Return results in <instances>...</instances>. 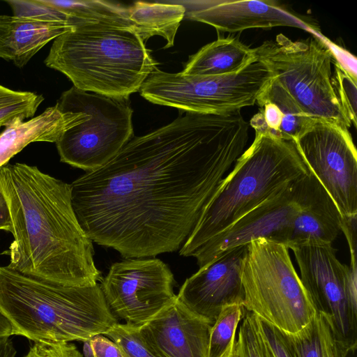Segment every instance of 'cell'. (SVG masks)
<instances>
[{
	"mask_svg": "<svg viewBox=\"0 0 357 357\" xmlns=\"http://www.w3.org/2000/svg\"><path fill=\"white\" fill-rule=\"evenodd\" d=\"M257 61L255 50L234 37L219 38L190 56L183 75L214 76L236 73Z\"/></svg>",
	"mask_w": 357,
	"mask_h": 357,
	"instance_id": "obj_20",
	"label": "cell"
},
{
	"mask_svg": "<svg viewBox=\"0 0 357 357\" xmlns=\"http://www.w3.org/2000/svg\"><path fill=\"white\" fill-rule=\"evenodd\" d=\"M298 201L288 248L305 243L332 244L342 232V216L310 171L298 179Z\"/></svg>",
	"mask_w": 357,
	"mask_h": 357,
	"instance_id": "obj_17",
	"label": "cell"
},
{
	"mask_svg": "<svg viewBox=\"0 0 357 357\" xmlns=\"http://www.w3.org/2000/svg\"><path fill=\"white\" fill-rule=\"evenodd\" d=\"M235 339L231 344L229 348L227 351L226 354L223 357H238Z\"/></svg>",
	"mask_w": 357,
	"mask_h": 357,
	"instance_id": "obj_38",
	"label": "cell"
},
{
	"mask_svg": "<svg viewBox=\"0 0 357 357\" xmlns=\"http://www.w3.org/2000/svg\"><path fill=\"white\" fill-rule=\"evenodd\" d=\"M13 12V16L28 17L41 21L70 24L81 22L63 11L44 3L41 0H6Z\"/></svg>",
	"mask_w": 357,
	"mask_h": 357,
	"instance_id": "obj_29",
	"label": "cell"
},
{
	"mask_svg": "<svg viewBox=\"0 0 357 357\" xmlns=\"http://www.w3.org/2000/svg\"><path fill=\"white\" fill-rule=\"evenodd\" d=\"M56 8L81 23L98 22L137 31L129 20L128 8L99 0H41ZM139 34V33H138Z\"/></svg>",
	"mask_w": 357,
	"mask_h": 357,
	"instance_id": "obj_24",
	"label": "cell"
},
{
	"mask_svg": "<svg viewBox=\"0 0 357 357\" xmlns=\"http://www.w3.org/2000/svg\"><path fill=\"white\" fill-rule=\"evenodd\" d=\"M104 335L120 347L126 357H159L142 337L137 326L118 322Z\"/></svg>",
	"mask_w": 357,
	"mask_h": 357,
	"instance_id": "obj_28",
	"label": "cell"
},
{
	"mask_svg": "<svg viewBox=\"0 0 357 357\" xmlns=\"http://www.w3.org/2000/svg\"><path fill=\"white\" fill-rule=\"evenodd\" d=\"M241 304L225 307L212 325L208 345V357H223L236 339V331L243 317Z\"/></svg>",
	"mask_w": 357,
	"mask_h": 357,
	"instance_id": "obj_26",
	"label": "cell"
},
{
	"mask_svg": "<svg viewBox=\"0 0 357 357\" xmlns=\"http://www.w3.org/2000/svg\"><path fill=\"white\" fill-rule=\"evenodd\" d=\"M185 8V17L205 23L224 32H238L248 29L291 26L303 29L314 36L323 35L313 25L282 8L272 1H179Z\"/></svg>",
	"mask_w": 357,
	"mask_h": 357,
	"instance_id": "obj_15",
	"label": "cell"
},
{
	"mask_svg": "<svg viewBox=\"0 0 357 357\" xmlns=\"http://www.w3.org/2000/svg\"><path fill=\"white\" fill-rule=\"evenodd\" d=\"M257 319L262 335L275 357H297L286 333L258 317Z\"/></svg>",
	"mask_w": 357,
	"mask_h": 357,
	"instance_id": "obj_31",
	"label": "cell"
},
{
	"mask_svg": "<svg viewBox=\"0 0 357 357\" xmlns=\"http://www.w3.org/2000/svg\"><path fill=\"white\" fill-rule=\"evenodd\" d=\"M62 112L86 114L84 121L56 142L61 161L88 172L110 161L134 137L129 98H115L71 87L55 105Z\"/></svg>",
	"mask_w": 357,
	"mask_h": 357,
	"instance_id": "obj_8",
	"label": "cell"
},
{
	"mask_svg": "<svg viewBox=\"0 0 357 357\" xmlns=\"http://www.w3.org/2000/svg\"><path fill=\"white\" fill-rule=\"evenodd\" d=\"M14 335L12 324L0 309V339Z\"/></svg>",
	"mask_w": 357,
	"mask_h": 357,
	"instance_id": "obj_37",
	"label": "cell"
},
{
	"mask_svg": "<svg viewBox=\"0 0 357 357\" xmlns=\"http://www.w3.org/2000/svg\"><path fill=\"white\" fill-rule=\"evenodd\" d=\"M309 172L294 139L255 132L251 146L205 206L180 255L192 257L209 240Z\"/></svg>",
	"mask_w": 357,
	"mask_h": 357,
	"instance_id": "obj_5",
	"label": "cell"
},
{
	"mask_svg": "<svg viewBox=\"0 0 357 357\" xmlns=\"http://www.w3.org/2000/svg\"><path fill=\"white\" fill-rule=\"evenodd\" d=\"M248 245L234 248L187 278L177 299L196 315L213 324L222 310L244 302L241 275Z\"/></svg>",
	"mask_w": 357,
	"mask_h": 357,
	"instance_id": "obj_14",
	"label": "cell"
},
{
	"mask_svg": "<svg viewBox=\"0 0 357 357\" xmlns=\"http://www.w3.org/2000/svg\"><path fill=\"white\" fill-rule=\"evenodd\" d=\"M0 188L12 222L9 268L65 285L98 283L93 243L74 211L70 184L17 162L0 167Z\"/></svg>",
	"mask_w": 357,
	"mask_h": 357,
	"instance_id": "obj_2",
	"label": "cell"
},
{
	"mask_svg": "<svg viewBox=\"0 0 357 357\" xmlns=\"http://www.w3.org/2000/svg\"><path fill=\"white\" fill-rule=\"evenodd\" d=\"M241 279L244 310L287 334L300 331L315 315L286 245L265 238L250 242Z\"/></svg>",
	"mask_w": 357,
	"mask_h": 357,
	"instance_id": "obj_6",
	"label": "cell"
},
{
	"mask_svg": "<svg viewBox=\"0 0 357 357\" xmlns=\"http://www.w3.org/2000/svg\"><path fill=\"white\" fill-rule=\"evenodd\" d=\"M333 83L345 116L356 128L357 123V80L353 79L339 64L335 63Z\"/></svg>",
	"mask_w": 357,
	"mask_h": 357,
	"instance_id": "obj_30",
	"label": "cell"
},
{
	"mask_svg": "<svg viewBox=\"0 0 357 357\" xmlns=\"http://www.w3.org/2000/svg\"><path fill=\"white\" fill-rule=\"evenodd\" d=\"M73 27L74 25L67 23L15 16L8 40L10 61L18 68L24 67L50 41Z\"/></svg>",
	"mask_w": 357,
	"mask_h": 357,
	"instance_id": "obj_22",
	"label": "cell"
},
{
	"mask_svg": "<svg viewBox=\"0 0 357 357\" xmlns=\"http://www.w3.org/2000/svg\"><path fill=\"white\" fill-rule=\"evenodd\" d=\"M15 16L0 15V58L10 61L8 40L13 29Z\"/></svg>",
	"mask_w": 357,
	"mask_h": 357,
	"instance_id": "obj_34",
	"label": "cell"
},
{
	"mask_svg": "<svg viewBox=\"0 0 357 357\" xmlns=\"http://www.w3.org/2000/svg\"><path fill=\"white\" fill-rule=\"evenodd\" d=\"M43 100L42 95L0 85V128L33 118Z\"/></svg>",
	"mask_w": 357,
	"mask_h": 357,
	"instance_id": "obj_25",
	"label": "cell"
},
{
	"mask_svg": "<svg viewBox=\"0 0 357 357\" xmlns=\"http://www.w3.org/2000/svg\"><path fill=\"white\" fill-rule=\"evenodd\" d=\"M73 86L115 98L139 91L158 63L135 31L84 22L56 38L44 61Z\"/></svg>",
	"mask_w": 357,
	"mask_h": 357,
	"instance_id": "obj_4",
	"label": "cell"
},
{
	"mask_svg": "<svg viewBox=\"0 0 357 357\" xmlns=\"http://www.w3.org/2000/svg\"><path fill=\"white\" fill-rule=\"evenodd\" d=\"M295 141L342 216L357 215V154L348 129L315 119Z\"/></svg>",
	"mask_w": 357,
	"mask_h": 357,
	"instance_id": "obj_12",
	"label": "cell"
},
{
	"mask_svg": "<svg viewBox=\"0 0 357 357\" xmlns=\"http://www.w3.org/2000/svg\"><path fill=\"white\" fill-rule=\"evenodd\" d=\"M212 325L176 297L137 328L145 342L159 357H208Z\"/></svg>",
	"mask_w": 357,
	"mask_h": 357,
	"instance_id": "obj_16",
	"label": "cell"
},
{
	"mask_svg": "<svg viewBox=\"0 0 357 357\" xmlns=\"http://www.w3.org/2000/svg\"><path fill=\"white\" fill-rule=\"evenodd\" d=\"M12 222L7 201L0 188V229L11 231Z\"/></svg>",
	"mask_w": 357,
	"mask_h": 357,
	"instance_id": "obj_35",
	"label": "cell"
},
{
	"mask_svg": "<svg viewBox=\"0 0 357 357\" xmlns=\"http://www.w3.org/2000/svg\"><path fill=\"white\" fill-rule=\"evenodd\" d=\"M185 8L177 1L149 3L137 1L128 8L129 20L144 40L160 36L168 48L174 45L175 36Z\"/></svg>",
	"mask_w": 357,
	"mask_h": 357,
	"instance_id": "obj_23",
	"label": "cell"
},
{
	"mask_svg": "<svg viewBox=\"0 0 357 357\" xmlns=\"http://www.w3.org/2000/svg\"><path fill=\"white\" fill-rule=\"evenodd\" d=\"M301 281L316 311L330 316L339 333L357 342V268L336 257L332 244L305 243L291 245Z\"/></svg>",
	"mask_w": 357,
	"mask_h": 357,
	"instance_id": "obj_10",
	"label": "cell"
},
{
	"mask_svg": "<svg viewBox=\"0 0 357 357\" xmlns=\"http://www.w3.org/2000/svg\"><path fill=\"white\" fill-rule=\"evenodd\" d=\"M86 114L63 113L56 105L24 121L15 123L0 133V167L32 142H56L69 128L84 121Z\"/></svg>",
	"mask_w": 357,
	"mask_h": 357,
	"instance_id": "obj_18",
	"label": "cell"
},
{
	"mask_svg": "<svg viewBox=\"0 0 357 357\" xmlns=\"http://www.w3.org/2000/svg\"><path fill=\"white\" fill-rule=\"evenodd\" d=\"M16 349L9 337L0 339V357H15Z\"/></svg>",
	"mask_w": 357,
	"mask_h": 357,
	"instance_id": "obj_36",
	"label": "cell"
},
{
	"mask_svg": "<svg viewBox=\"0 0 357 357\" xmlns=\"http://www.w3.org/2000/svg\"><path fill=\"white\" fill-rule=\"evenodd\" d=\"M169 268L158 259H127L113 264L100 284L118 320L139 326L176 297Z\"/></svg>",
	"mask_w": 357,
	"mask_h": 357,
	"instance_id": "obj_11",
	"label": "cell"
},
{
	"mask_svg": "<svg viewBox=\"0 0 357 357\" xmlns=\"http://www.w3.org/2000/svg\"><path fill=\"white\" fill-rule=\"evenodd\" d=\"M298 179L196 250L192 257L197 259L199 267L234 248L248 245L258 238L288 247L291 224L299 208Z\"/></svg>",
	"mask_w": 357,
	"mask_h": 357,
	"instance_id": "obj_13",
	"label": "cell"
},
{
	"mask_svg": "<svg viewBox=\"0 0 357 357\" xmlns=\"http://www.w3.org/2000/svg\"><path fill=\"white\" fill-rule=\"evenodd\" d=\"M24 357H83L70 342L38 341Z\"/></svg>",
	"mask_w": 357,
	"mask_h": 357,
	"instance_id": "obj_32",
	"label": "cell"
},
{
	"mask_svg": "<svg viewBox=\"0 0 357 357\" xmlns=\"http://www.w3.org/2000/svg\"><path fill=\"white\" fill-rule=\"evenodd\" d=\"M0 309L14 335L33 341L86 342L118 320L100 284L69 286L0 266Z\"/></svg>",
	"mask_w": 357,
	"mask_h": 357,
	"instance_id": "obj_3",
	"label": "cell"
},
{
	"mask_svg": "<svg viewBox=\"0 0 357 357\" xmlns=\"http://www.w3.org/2000/svg\"><path fill=\"white\" fill-rule=\"evenodd\" d=\"M242 318L236 340L238 357H275L262 335L257 317L244 310Z\"/></svg>",
	"mask_w": 357,
	"mask_h": 357,
	"instance_id": "obj_27",
	"label": "cell"
},
{
	"mask_svg": "<svg viewBox=\"0 0 357 357\" xmlns=\"http://www.w3.org/2000/svg\"><path fill=\"white\" fill-rule=\"evenodd\" d=\"M85 357H126L120 347L102 334L84 342Z\"/></svg>",
	"mask_w": 357,
	"mask_h": 357,
	"instance_id": "obj_33",
	"label": "cell"
},
{
	"mask_svg": "<svg viewBox=\"0 0 357 357\" xmlns=\"http://www.w3.org/2000/svg\"><path fill=\"white\" fill-rule=\"evenodd\" d=\"M240 111L186 112L75 180L73 209L91 241L127 259L180 248L244 152L248 124Z\"/></svg>",
	"mask_w": 357,
	"mask_h": 357,
	"instance_id": "obj_1",
	"label": "cell"
},
{
	"mask_svg": "<svg viewBox=\"0 0 357 357\" xmlns=\"http://www.w3.org/2000/svg\"><path fill=\"white\" fill-rule=\"evenodd\" d=\"M287 336L297 357H356L357 342L346 340L331 317L321 312L317 311L303 328Z\"/></svg>",
	"mask_w": 357,
	"mask_h": 357,
	"instance_id": "obj_21",
	"label": "cell"
},
{
	"mask_svg": "<svg viewBox=\"0 0 357 357\" xmlns=\"http://www.w3.org/2000/svg\"><path fill=\"white\" fill-rule=\"evenodd\" d=\"M256 103L259 112L250 119L255 132L296 140L315 119L307 115L273 78Z\"/></svg>",
	"mask_w": 357,
	"mask_h": 357,
	"instance_id": "obj_19",
	"label": "cell"
},
{
	"mask_svg": "<svg viewBox=\"0 0 357 357\" xmlns=\"http://www.w3.org/2000/svg\"><path fill=\"white\" fill-rule=\"evenodd\" d=\"M328 39L312 35L293 41L282 33L254 48L257 60L310 117L351 126L337 99Z\"/></svg>",
	"mask_w": 357,
	"mask_h": 357,
	"instance_id": "obj_7",
	"label": "cell"
},
{
	"mask_svg": "<svg viewBox=\"0 0 357 357\" xmlns=\"http://www.w3.org/2000/svg\"><path fill=\"white\" fill-rule=\"evenodd\" d=\"M273 79L255 61L236 73L200 76L170 73L156 68L139 92L148 101L189 113L225 114L254 105Z\"/></svg>",
	"mask_w": 357,
	"mask_h": 357,
	"instance_id": "obj_9",
	"label": "cell"
}]
</instances>
